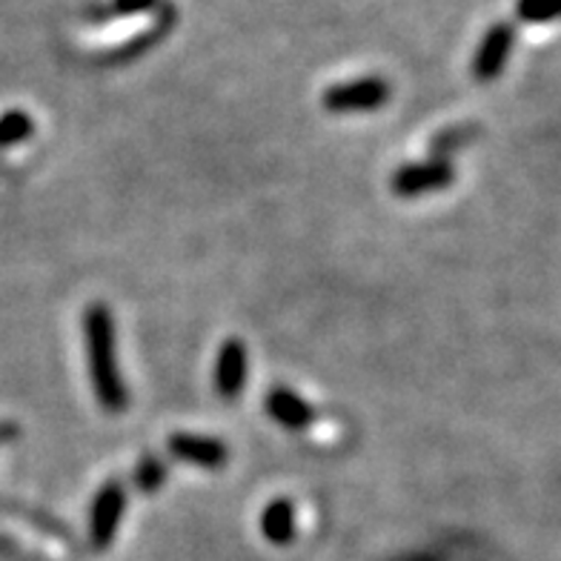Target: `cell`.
<instances>
[{
  "label": "cell",
  "instance_id": "cell-9",
  "mask_svg": "<svg viewBox=\"0 0 561 561\" xmlns=\"http://www.w3.org/2000/svg\"><path fill=\"white\" fill-rule=\"evenodd\" d=\"M261 536L278 547L296 539V507L289 499H273L261 510Z\"/></svg>",
  "mask_w": 561,
  "mask_h": 561
},
{
  "label": "cell",
  "instance_id": "cell-15",
  "mask_svg": "<svg viewBox=\"0 0 561 561\" xmlns=\"http://www.w3.org/2000/svg\"><path fill=\"white\" fill-rule=\"evenodd\" d=\"M18 436V427L12 424H0V442H9V438Z\"/></svg>",
  "mask_w": 561,
  "mask_h": 561
},
{
  "label": "cell",
  "instance_id": "cell-3",
  "mask_svg": "<svg viewBox=\"0 0 561 561\" xmlns=\"http://www.w3.org/2000/svg\"><path fill=\"white\" fill-rule=\"evenodd\" d=\"M250 378V353L241 339H227L215 355L213 385L224 401H236Z\"/></svg>",
  "mask_w": 561,
  "mask_h": 561
},
{
  "label": "cell",
  "instance_id": "cell-7",
  "mask_svg": "<svg viewBox=\"0 0 561 561\" xmlns=\"http://www.w3.org/2000/svg\"><path fill=\"white\" fill-rule=\"evenodd\" d=\"M167 450L178 461H186V465L204 467V470H221L229 461V447L218 438L207 436H193V433H175V436L167 442Z\"/></svg>",
  "mask_w": 561,
  "mask_h": 561
},
{
  "label": "cell",
  "instance_id": "cell-6",
  "mask_svg": "<svg viewBox=\"0 0 561 561\" xmlns=\"http://www.w3.org/2000/svg\"><path fill=\"white\" fill-rule=\"evenodd\" d=\"M513 44H516V32H513L510 23H495V26H490L488 35L481 37L479 49H476V58H473L476 81L481 83L495 81V78L504 72V67H507Z\"/></svg>",
  "mask_w": 561,
  "mask_h": 561
},
{
  "label": "cell",
  "instance_id": "cell-8",
  "mask_svg": "<svg viewBox=\"0 0 561 561\" xmlns=\"http://www.w3.org/2000/svg\"><path fill=\"white\" fill-rule=\"evenodd\" d=\"M264 410L275 424H280L284 430H293V433L312 427V421H316V407L307 404L298 392L287 390V387H273L266 392Z\"/></svg>",
  "mask_w": 561,
  "mask_h": 561
},
{
  "label": "cell",
  "instance_id": "cell-1",
  "mask_svg": "<svg viewBox=\"0 0 561 561\" xmlns=\"http://www.w3.org/2000/svg\"><path fill=\"white\" fill-rule=\"evenodd\" d=\"M83 341H87V362L92 390L101 410L121 415L129 407L124 376L118 367V344H115V318L106 304H92L83 312Z\"/></svg>",
  "mask_w": 561,
  "mask_h": 561
},
{
  "label": "cell",
  "instance_id": "cell-2",
  "mask_svg": "<svg viewBox=\"0 0 561 561\" xmlns=\"http://www.w3.org/2000/svg\"><path fill=\"white\" fill-rule=\"evenodd\" d=\"M392 87L385 78H355L347 83H335L324 92L321 104L335 115H353V112H373L390 104Z\"/></svg>",
  "mask_w": 561,
  "mask_h": 561
},
{
  "label": "cell",
  "instance_id": "cell-14",
  "mask_svg": "<svg viewBox=\"0 0 561 561\" xmlns=\"http://www.w3.org/2000/svg\"><path fill=\"white\" fill-rule=\"evenodd\" d=\"M158 0H112V9H106L104 18H133L140 15V12H149V9L156 7Z\"/></svg>",
  "mask_w": 561,
  "mask_h": 561
},
{
  "label": "cell",
  "instance_id": "cell-4",
  "mask_svg": "<svg viewBox=\"0 0 561 561\" xmlns=\"http://www.w3.org/2000/svg\"><path fill=\"white\" fill-rule=\"evenodd\" d=\"M456 178L450 161H424V163H410V167H401L392 175V193L399 198H415V195L424 193H438V190H447Z\"/></svg>",
  "mask_w": 561,
  "mask_h": 561
},
{
  "label": "cell",
  "instance_id": "cell-5",
  "mask_svg": "<svg viewBox=\"0 0 561 561\" xmlns=\"http://www.w3.org/2000/svg\"><path fill=\"white\" fill-rule=\"evenodd\" d=\"M126 507V493L118 481H110L98 490L95 502H92V513H89V539L95 550H106L118 533L121 516Z\"/></svg>",
  "mask_w": 561,
  "mask_h": 561
},
{
  "label": "cell",
  "instance_id": "cell-13",
  "mask_svg": "<svg viewBox=\"0 0 561 561\" xmlns=\"http://www.w3.org/2000/svg\"><path fill=\"white\" fill-rule=\"evenodd\" d=\"M516 15L525 23H550L561 18V0H516Z\"/></svg>",
  "mask_w": 561,
  "mask_h": 561
},
{
  "label": "cell",
  "instance_id": "cell-10",
  "mask_svg": "<svg viewBox=\"0 0 561 561\" xmlns=\"http://www.w3.org/2000/svg\"><path fill=\"white\" fill-rule=\"evenodd\" d=\"M35 133V124L23 110H9L0 115V147H15L30 140Z\"/></svg>",
  "mask_w": 561,
  "mask_h": 561
},
{
  "label": "cell",
  "instance_id": "cell-12",
  "mask_svg": "<svg viewBox=\"0 0 561 561\" xmlns=\"http://www.w3.org/2000/svg\"><path fill=\"white\" fill-rule=\"evenodd\" d=\"M470 140H473V129H470V126H453V129H444V133H438L436 138H433L430 152H433V158H438V161H447L456 149L467 147Z\"/></svg>",
  "mask_w": 561,
  "mask_h": 561
},
{
  "label": "cell",
  "instance_id": "cell-11",
  "mask_svg": "<svg viewBox=\"0 0 561 561\" xmlns=\"http://www.w3.org/2000/svg\"><path fill=\"white\" fill-rule=\"evenodd\" d=\"M135 488L140 493H156V490L163 488V481H167V465H163L158 456H144L135 467Z\"/></svg>",
  "mask_w": 561,
  "mask_h": 561
}]
</instances>
